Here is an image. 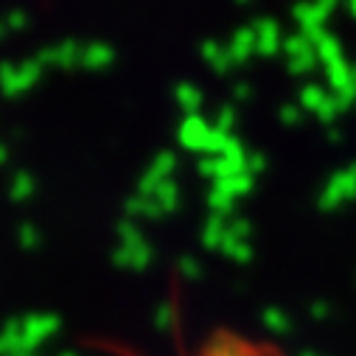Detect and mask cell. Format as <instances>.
Returning a JSON list of instances; mask_svg holds the SVG:
<instances>
[{"instance_id": "2e32d148", "label": "cell", "mask_w": 356, "mask_h": 356, "mask_svg": "<svg viewBox=\"0 0 356 356\" xmlns=\"http://www.w3.org/2000/svg\"><path fill=\"white\" fill-rule=\"evenodd\" d=\"M115 236H118V244H138V241L146 238L143 230H140V225L132 222V219H127V216L115 225Z\"/></svg>"}, {"instance_id": "ffe728a7", "label": "cell", "mask_w": 356, "mask_h": 356, "mask_svg": "<svg viewBox=\"0 0 356 356\" xmlns=\"http://www.w3.org/2000/svg\"><path fill=\"white\" fill-rule=\"evenodd\" d=\"M244 171L252 174V177L264 174V171H266V157H264V154H247V165H244Z\"/></svg>"}, {"instance_id": "9c48e42d", "label": "cell", "mask_w": 356, "mask_h": 356, "mask_svg": "<svg viewBox=\"0 0 356 356\" xmlns=\"http://www.w3.org/2000/svg\"><path fill=\"white\" fill-rule=\"evenodd\" d=\"M152 200L157 202V208L163 211V216H171L177 208H180V186L174 180H165L160 183V188L152 194Z\"/></svg>"}, {"instance_id": "4fadbf2b", "label": "cell", "mask_w": 356, "mask_h": 356, "mask_svg": "<svg viewBox=\"0 0 356 356\" xmlns=\"http://www.w3.org/2000/svg\"><path fill=\"white\" fill-rule=\"evenodd\" d=\"M17 244H20V250H26V252L40 250V247H42V233H40V227H37L34 222H23V225L17 227Z\"/></svg>"}, {"instance_id": "3957f363", "label": "cell", "mask_w": 356, "mask_h": 356, "mask_svg": "<svg viewBox=\"0 0 356 356\" xmlns=\"http://www.w3.org/2000/svg\"><path fill=\"white\" fill-rule=\"evenodd\" d=\"M200 356H264V350L255 348L252 342L230 334V331H216L205 342V348H202Z\"/></svg>"}, {"instance_id": "7402d4cb", "label": "cell", "mask_w": 356, "mask_h": 356, "mask_svg": "<svg viewBox=\"0 0 356 356\" xmlns=\"http://www.w3.org/2000/svg\"><path fill=\"white\" fill-rule=\"evenodd\" d=\"M300 356H320L317 350H300Z\"/></svg>"}, {"instance_id": "5bb4252c", "label": "cell", "mask_w": 356, "mask_h": 356, "mask_svg": "<svg viewBox=\"0 0 356 356\" xmlns=\"http://www.w3.org/2000/svg\"><path fill=\"white\" fill-rule=\"evenodd\" d=\"M202 261L197 258V255H180V258H177V275H180V278H186V281H200L202 278Z\"/></svg>"}, {"instance_id": "603a6c76", "label": "cell", "mask_w": 356, "mask_h": 356, "mask_svg": "<svg viewBox=\"0 0 356 356\" xmlns=\"http://www.w3.org/2000/svg\"><path fill=\"white\" fill-rule=\"evenodd\" d=\"M59 356H79V353H73V350H62Z\"/></svg>"}, {"instance_id": "e0dca14e", "label": "cell", "mask_w": 356, "mask_h": 356, "mask_svg": "<svg viewBox=\"0 0 356 356\" xmlns=\"http://www.w3.org/2000/svg\"><path fill=\"white\" fill-rule=\"evenodd\" d=\"M227 236L233 238H241V241H250L252 236V222L247 216H236V219H227Z\"/></svg>"}, {"instance_id": "277c9868", "label": "cell", "mask_w": 356, "mask_h": 356, "mask_svg": "<svg viewBox=\"0 0 356 356\" xmlns=\"http://www.w3.org/2000/svg\"><path fill=\"white\" fill-rule=\"evenodd\" d=\"M154 261V247L149 244V238L138 241V244H118L113 250V264L118 270H129V273H143L149 270Z\"/></svg>"}, {"instance_id": "5b68a950", "label": "cell", "mask_w": 356, "mask_h": 356, "mask_svg": "<svg viewBox=\"0 0 356 356\" xmlns=\"http://www.w3.org/2000/svg\"><path fill=\"white\" fill-rule=\"evenodd\" d=\"M124 216L132 219V222H140V219H163V211L157 208V202L152 197H143V194L135 191L124 202Z\"/></svg>"}, {"instance_id": "ac0fdd59", "label": "cell", "mask_w": 356, "mask_h": 356, "mask_svg": "<svg viewBox=\"0 0 356 356\" xmlns=\"http://www.w3.org/2000/svg\"><path fill=\"white\" fill-rule=\"evenodd\" d=\"M171 320H174L171 303H160V309L154 312V328H157V331H168V328H171Z\"/></svg>"}, {"instance_id": "6da1fadb", "label": "cell", "mask_w": 356, "mask_h": 356, "mask_svg": "<svg viewBox=\"0 0 356 356\" xmlns=\"http://www.w3.org/2000/svg\"><path fill=\"white\" fill-rule=\"evenodd\" d=\"M350 200H356V163L345 165V168H339L328 177L325 188L317 197V208L323 213H334L342 205H348Z\"/></svg>"}, {"instance_id": "9a60e30c", "label": "cell", "mask_w": 356, "mask_h": 356, "mask_svg": "<svg viewBox=\"0 0 356 356\" xmlns=\"http://www.w3.org/2000/svg\"><path fill=\"white\" fill-rule=\"evenodd\" d=\"M152 174H157L160 180H171L174 177V171H177V154L174 152H160L154 160H152V165H146Z\"/></svg>"}, {"instance_id": "44dd1931", "label": "cell", "mask_w": 356, "mask_h": 356, "mask_svg": "<svg viewBox=\"0 0 356 356\" xmlns=\"http://www.w3.org/2000/svg\"><path fill=\"white\" fill-rule=\"evenodd\" d=\"M6 157H9V152H6V146H3V143H0V165L6 163Z\"/></svg>"}, {"instance_id": "30bf717a", "label": "cell", "mask_w": 356, "mask_h": 356, "mask_svg": "<svg viewBox=\"0 0 356 356\" xmlns=\"http://www.w3.org/2000/svg\"><path fill=\"white\" fill-rule=\"evenodd\" d=\"M219 252H222L225 258L236 261V264H250V261H252V244H250V241H241V238H233V236H227V233H225V241H222Z\"/></svg>"}, {"instance_id": "8fae6325", "label": "cell", "mask_w": 356, "mask_h": 356, "mask_svg": "<svg viewBox=\"0 0 356 356\" xmlns=\"http://www.w3.org/2000/svg\"><path fill=\"white\" fill-rule=\"evenodd\" d=\"M236 197H230L219 183H213L211 186V191H208V208H211V213H219V216H230L233 213V208H236Z\"/></svg>"}, {"instance_id": "8992f818", "label": "cell", "mask_w": 356, "mask_h": 356, "mask_svg": "<svg viewBox=\"0 0 356 356\" xmlns=\"http://www.w3.org/2000/svg\"><path fill=\"white\" fill-rule=\"evenodd\" d=\"M37 194V177L29 168H17L9 183V200L12 202H29Z\"/></svg>"}, {"instance_id": "ba28073f", "label": "cell", "mask_w": 356, "mask_h": 356, "mask_svg": "<svg viewBox=\"0 0 356 356\" xmlns=\"http://www.w3.org/2000/svg\"><path fill=\"white\" fill-rule=\"evenodd\" d=\"M261 323L270 334H278V337H286L292 334V317L281 309V306H266L261 312Z\"/></svg>"}, {"instance_id": "52a82bcc", "label": "cell", "mask_w": 356, "mask_h": 356, "mask_svg": "<svg viewBox=\"0 0 356 356\" xmlns=\"http://www.w3.org/2000/svg\"><path fill=\"white\" fill-rule=\"evenodd\" d=\"M227 233V216L219 213H208L205 225H202V247L205 250H219Z\"/></svg>"}, {"instance_id": "7a4b0ae2", "label": "cell", "mask_w": 356, "mask_h": 356, "mask_svg": "<svg viewBox=\"0 0 356 356\" xmlns=\"http://www.w3.org/2000/svg\"><path fill=\"white\" fill-rule=\"evenodd\" d=\"M59 331H62V317L59 314H51V312L29 314V317H23V345L20 348L40 350Z\"/></svg>"}, {"instance_id": "7c38bea8", "label": "cell", "mask_w": 356, "mask_h": 356, "mask_svg": "<svg viewBox=\"0 0 356 356\" xmlns=\"http://www.w3.org/2000/svg\"><path fill=\"white\" fill-rule=\"evenodd\" d=\"M219 186H222L230 197L241 200V197H247V194L255 188V177H252V174H247V171H241V174L227 177V180H219Z\"/></svg>"}, {"instance_id": "d6986e66", "label": "cell", "mask_w": 356, "mask_h": 356, "mask_svg": "<svg viewBox=\"0 0 356 356\" xmlns=\"http://www.w3.org/2000/svg\"><path fill=\"white\" fill-rule=\"evenodd\" d=\"M309 314H312L314 323H325V320L331 317V303H328V300H312Z\"/></svg>"}]
</instances>
